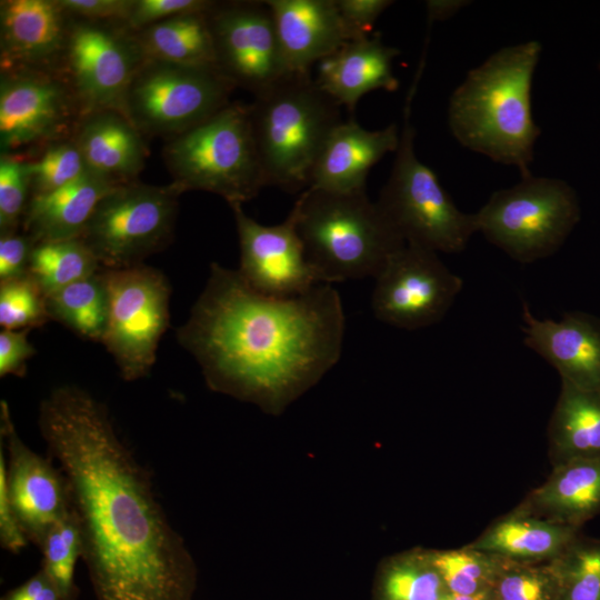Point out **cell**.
<instances>
[{
    "label": "cell",
    "mask_w": 600,
    "mask_h": 600,
    "mask_svg": "<svg viewBox=\"0 0 600 600\" xmlns=\"http://www.w3.org/2000/svg\"><path fill=\"white\" fill-rule=\"evenodd\" d=\"M38 426L67 482L96 600H192V556L106 404L60 386L40 402Z\"/></svg>",
    "instance_id": "cell-1"
},
{
    "label": "cell",
    "mask_w": 600,
    "mask_h": 600,
    "mask_svg": "<svg viewBox=\"0 0 600 600\" xmlns=\"http://www.w3.org/2000/svg\"><path fill=\"white\" fill-rule=\"evenodd\" d=\"M176 337L210 389L277 412L338 362L344 313L329 283L297 297H271L252 289L238 270L212 262Z\"/></svg>",
    "instance_id": "cell-2"
},
{
    "label": "cell",
    "mask_w": 600,
    "mask_h": 600,
    "mask_svg": "<svg viewBox=\"0 0 600 600\" xmlns=\"http://www.w3.org/2000/svg\"><path fill=\"white\" fill-rule=\"evenodd\" d=\"M541 44L504 47L471 69L449 100L448 122L456 140L494 162L531 174L541 129L531 110V88Z\"/></svg>",
    "instance_id": "cell-3"
},
{
    "label": "cell",
    "mask_w": 600,
    "mask_h": 600,
    "mask_svg": "<svg viewBox=\"0 0 600 600\" xmlns=\"http://www.w3.org/2000/svg\"><path fill=\"white\" fill-rule=\"evenodd\" d=\"M292 209L307 259L321 283L376 279L406 244L366 192L306 189Z\"/></svg>",
    "instance_id": "cell-4"
},
{
    "label": "cell",
    "mask_w": 600,
    "mask_h": 600,
    "mask_svg": "<svg viewBox=\"0 0 600 600\" xmlns=\"http://www.w3.org/2000/svg\"><path fill=\"white\" fill-rule=\"evenodd\" d=\"M254 142L267 186L303 192L332 130L340 106L310 74H290L249 104Z\"/></svg>",
    "instance_id": "cell-5"
},
{
    "label": "cell",
    "mask_w": 600,
    "mask_h": 600,
    "mask_svg": "<svg viewBox=\"0 0 600 600\" xmlns=\"http://www.w3.org/2000/svg\"><path fill=\"white\" fill-rule=\"evenodd\" d=\"M163 158L172 184L181 192L216 193L230 206L243 204L267 186L249 104L229 103L203 122L169 138Z\"/></svg>",
    "instance_id": "cell-6"
},
{
    "label": "cell",
    "mask_w": 600,
    "mask_h": 600,
    "mask_svg": "<svg viewBox=\"0 0 600 600\" xmlns=\"http://www.w3.org/2000/svg\"><path fill=\"white\" fill-rule=\"evenodd\" d=\"M416 88L417 84H412L407 97L399 147L376 203L407 244L459 253L477 232L474 213L458 209L436 172L416 154V130L410 121Z\"/></svg>",
    "instance_id": "cell-7"
},
{
    "label": "cell",
    "mask_w": 600,
    "mask_h": 600,
    "mask_svg": "<svg viewBox=\"0 0 600 600\" xmlns=\"http://www.w3.org/2000/svg\"><path fill=\"white\" fill-rule=\"evenodd\" d=\"M477 232L520 263L559 250L580 219L574 190L563 180L521 177L511 188L494 191L474 213Z\"/></svg>",
    "instance_id": "cell-8"
},
{
    "label": "cell",
    "mask_w": 600,
    "mask_h": 600,
    "mask_svg": "<svg viewBox=\"0 0 600 600\" xmlns=\"http://www.w3.org/2000/svg\"><path fill=\"white\" fill-rule=\"evenodd\" d=\"M181 193L172 183H121L100 200L80 239L101 269L143 264L172 241Z\"/></svg>",
    "instance_id": "cell-9"
},
{
    "label": "cell",
    "mask_w": 600,
    "mask_h": 600,
    "mask_svg": "<svg viewBox=\"0 0 600 600\" xmlns=\"http://www.w3.org/2000/svg\"><path fill=\"white\" fill-rule=\"evenodd\" d=\"M216 67L144 60L126 92L122 113L144 134H180L229 104L234 89Z\"/></svg>",
    "instance_id": "cell-10"
},
{
    "label": "cell",
    "mask_w": 600,
    "mask_h": 600,
    "mask_svg": "<svg viewBox=\"0 0 600 600\" xmlns=\"http://www.w3.org/2000/svg\"><path fill=\"white\" fill-rule=\"evenodd\" d=\"M109 301L101 343L113 358L121 378L149 374L161 337L169 327L171 286L160 270L144 263L101 269Z\"/></svg>",
    "instance_id": "cell-11"
},
{
    "label": "cell",
    "mask_w": 600,
    "mask_h": 600,
    "mask_svg": "<svg viewBox=\"0 0 600 600\" xmlns=\"http://www.w3.org/2000/svg\"><path fill=\"white\" fill-rule=\"evenodd\" d=\"M64 53L82 117L122 113L128 87L146 60L134 33L124 26L78 19L68 28Z\"/></svg>",
    "instance_id": "cell-12"
},
{
    "label": "cell",
    "mask_w": 600,
    "mask_h": 600,
    "mask_svg": "<svg viewBox=\"0 0 600 600\" xmlns=\"http://www.w3.org/2000/svg\"><path fill=\"white\" fill-rule=\"evenodd\" d=\"M462 287L437 252L406 243L376 278L371 307L378 320L416 330L442 320Z\"/></svg>",
    "instance_id": "cell-13"
},
{
    "label": "cell",
    "mask_w": 600,
    "mask_h": 600,
    "mask_svg": "<svg viewBox=\"0 0 600 600\" xmlns=\"http://www.w3.org/2000/svg\"><path fill=\"white\" fill-rule=\"evenodd\" d=\"M209 22L216 67L234 87L256 97L292 74L266 1L218 2Z\"/></svg>",
    "instance_id": "cell-14"
},
{
    "label": "cell",
    "mask_w": 600,
    "mask_h": 600,
    "mask_svg": "<svg viewBox=\"0 0 600 600\" xmlns=\"http://www.w3.org/2000/svg\"><path fill=\"white\" fill-rule=\"evenodd\" d=\"M230 207L240 246L238 271L252 289L271 297L289 298L321 283L307 259L293 209L283 222L264 226L249 217L242 204Z\"/></svg>",
    "instance_id": "cell-15"
},
{
    "label": "cell",
    "mask_w": 600,
    "mask_h": 600,
    "mask_svg": "<svg viewBox=\"0 0 600 600\" xmlns=\"http://www.w3.org/2000/svg\"><path fill=\"white\" fill-rule=\"evenodd\" d=\"M0 430L8 450L6 480L11 507L28 540L40 546L47 532L71 510L67 482L51 459L21 440L6 400L0 402Z\"/></svg>",
    "instance_id": "cell-16"
},
{
    "label": "cell",
    "mask_w": 600,
    "mask_h": 600,
    "mask_svg": "<svg viewBox=\"0 0 600 600\" xmlns=\"http://www.w3.org/2000/svg\"><path fill=\"white\" fill-rule=\"evenodd\" d=\"M72 91L58 79L32 68L4 71L0 83L2 151L53 140L69 126Z\"/></svg>",
    "instance_id": "cell-17"
},
{
    "label": "cell",
    "mask_w": 600,
    "mask_h": 600,
    "mask_svg": "<svg viewBox=\"0 0 600 600\" xmlns=\"http://www.w3.org/2000/svg\"><path fill=\"white\" fill-rule=\"evenodd\" d=\"M523 343L560 374L561 381L600 394V320L584 312L560 321L537 319L522 303Z\"/></svg>",
    "instance_id": "cell-18"
},
{
    "label": "cell",
    "mask_w": 600,
    "mask_h": 600,
    "mask_svg": "<svg viewBox=\"0 0 600 600\" xmlns=\"http://www.w3.org/2000/svg\"><path fill=\"white\" fill-rule=\"evenodd\" d=\"M396 123L368 130L353 118L341 121L330 133L312 168L307 189L334 193L366 192L370 169L400 142Z\"/></svg>",
    "instance_id": "cell-19"
},
{
    "label": "cell",
    "mask_w": 600,
    "mask_h": 600,
    "mask_svg": "<svg viewBox=\"0 0 600 600\" xmlns=\"http://www.w3.org/2000/svg\"><path fill=\"white\" fill-rule=\"evenodd\" d=\"M286 64L310 74L316 62L352 41L336 0H267Z\"/></svg>",
    "instance_id": "cell-20"
},
{
    "label": "cell",
    "mask_w": 600,
    "mask_h": 600,
    "mask_svg": "<svg viewBox=\"0 0 600 600\" xmlns=\"http://www.w3.org/2000/svg\"><path fill=\"white\" fill-rule=\"evenodd\" d=\"M67 16L58 0L1 1L2 70L32 68L64 51Z\"/></svg>",
    "instance_id": "cell-21"
},
{
    "label": "cell",
    "mask_w": 600,
    "mask_h": 600,
    "mask_svg": "<svg viewBox=\"0 0 600 600\" xmlns=\"http://www.w3.org/2000/svg\"><path fill=\"white\" fill-rule=\"evenodd\" d=\"M399 54L398 48L382 42L380 33L352 40L318 62L316 82L351 113L366 93L399 88L392 72V61Z\"/></svg>",
    "instance_id": "cell-22"
},
{
    "label": "cell",
    "mask_w": 600,
    "mask_h": 600,
    "mask_svg": "<svg viewBox=\"0 0 600 600\" xmlns=\"http://www.w3.org/2000/svg\"><path fill=\"white\" fill-rule=\"evenodd\" d=\"M121 183L90 170L62 188L31 196L21 222L24 233L34 244L80 238L100 200Z\"/></svg>",
    "instance_id": "cell-23"
},
{
    "label": "cell",
    "mask_w": 600,
    "mask_h": 600,
    "mask_svg": "<svg viewBox=\"0 0 600 600\" xmlns=\"http://www.w3.org/2000/svg\"><path fill=\"white\" fill-rule=\"evenodd\" d=\"M518 509L544 520L581 529L600 513V457L552 467L547 480L531 490Z\"/></svg>",
    "instance_id": "cell-24"
},
{
    "label": "cell",
    "mask_w": 600,
    "mask_h": 600,
    "mask_svg": "<svg viewBox=\"0 0 600 600\" xmlns=\"http://www.w3.org/2000/svg\"><path fill=\"white\" fill-rule=\"evenodd\" d=\"M73 141L91 171L119 182L134 181L144 166L142 133L119 111L83 116Z\"/></svg>",
    "instance_id": "cell-25"
},
{
    "label": "cell",
    "mask_w": 600,
    "mask_h": 600,
    "mask_svg": "<svg viewBox=\"0 0 600 600\" xmlns=\"http://www.w3.org/2000/svg\"><path fill=\"white\" fill-rule=\"evenodd\" d=\"M580 533L579 528L554 523L516 507L466 546L509 561L537 563L557 559Z\"/></svg>",
    "instance_id": "cell-26"
},
{
    "label": "cell",
    "mask_w": 600,
    "mask_h": 600,
    "mask_svg": "<svg viewBox=\"0 0 600 600\" xmlns=\"http://www.w3.org/2000/svg\"><path fill=\"white\" fill-rule=\"evenodd\" d=\"M552 467L600 457V394L561 381V389L548 427Z\"/></svg>",
    "instance_id": "cell-27"
},
{
    "label": "cell",
    "mask_w": 600,
    "mask_h": 600,
    "mask_svg": "<svg viewBox=\"0 0 600 600\" xmlns=\"http://www.w3.org/2000/svg\"><path fill=\"white\" fill-rule=\"evenodd\" d=\"M133 33L146 60L216 67L209 12L178 16Z\"/></svg>",
    "instance_id": "cell-28"
},
{
    "label": "cell",
    "mask_w": 600,
    "mask_h": 600,
    "mask_svg": "<svg viewBox=\"0 0 600 600\" xmlns=\"http://www.w3.org/2000/svg\"><path fill=\"white\" fill-rule=\"evenodd\" d=\"M50 319L79 337L101 343L108 321V292L101 270L47 297Z\"/></svg>",
    "instance_id": "cell-29"
},
{
    "label": "cell",
    "mask_w": 600,
    "mask_h": 600,
    "mask_svg": "<svg viewBox=\"0 0 600 600\" xmlns=\"http://www.w3.org/2000/svg\"><path fill=\"white\" fill-rule=\"evenodd\" d=\"M100 270L98 260L80 238L37 243L29 262V276L47 297Z\"/></svg>",
    "instance_id": "cell-30"
},
{
    "label": "cell",
    "mask_w": 600,
    "mask_h": 600,
    "mask_svg": "<svg viewBox=\"0 0 600 600\" xmlns=\"http://www.w3.org/2000/svg\"><path fill=\"white\" fill-rule=\"evenodd\" d=\"M449 593L429 550L398 554L382 567L377 600H441Z\"/></svg>",
    "instance_id": "cell-31"
},
{
    "label": "cell",
    "mask_w": 600,
    "mask_h": 600,
    "mask_svg": "<svg viewBox=\"0 0 600 600\" xmlns=\"http://www.w3.org/2000/svg\"><path fill=\"white\" fill-rule=\"evenodd\" d=\"M449 593L473 596L492 589L506 559L463 546L429 550Z\"/></svg>",
    "instance_id": "cell-32"
},
{
    "label": "cell",
    "mask_w": 600,
    "mask_h": 600,
    "mask_svg": "<svg viewBox=\"0 0 600 600\" xmlns=\"http://www.w3.org/2000/svg\"><path fill=\"white\" fill-rule=\"evenodd\" d=\"M39 548L43 556L41 568L64 600H76L73 578L77 561L82 557V540L72 509L47 532Z\"/></svg>",
    "instance_id": "cell-33"
},
{
    "label": "cell",
    "mask_w": 600,
    "mask_h": 600,
    "mask_svg": "<svg viewBox=\"0 0 600 600\" xmlns=\"http://www.w3.org/2000/svg\"><path fill=\"white\" fill-rule=\"evenodd\" d=\"M554 561L559 600H600V539L580 533Z\"/></svg>",
    "instance_id": "cell-34"
},
{
    "label": "cell",
    "mask_w": 600,
    "mask_h": 600,
    "mask_svg": "<svg viewBox=\"0 0 600 600\" xmlns=\"http://www.w3.org/2000/svg\"><path fill=\"white\" fill-rule=\"evenodd\" d=\"M491 591L494 600H559L560 578L556 561L521 563L504 560Z\"/></svg>",
    "instance_id": "cell-35"
},
{
    "label": "cell",
    "mask_w": 600,
    "mask_h": 600,
    "mask_svg": "<svg viewBox=\"0 0 600 600\" xmlns=\"http://www.w3.org/2000/svg\"><path fill=\"white\" fill-rule=\"evenodd\" d=\"M48 320L47 296L29 274L0 281V326L3 330H31Z\"/></svg>",
    "instance_id": "cell-36"
},
{
    "label": "cell",
    "mask_w": 600,
    "mask_h": 600,
    "mask_svg": "<svg viewBox=\"0 0 600 600\" xmlns=\"http://www.w3.org/2000/svg\"><path fill=\"white\" fill-rule=\"evenodd\" d=\"M88 171L90 169L73 140L54 142L38 161L29 162L31 196L62 188Z\"/></svg>",
    "instance_id": "cell-37"
},
{
    "label": "cell",
    "mask_w": 600,
    "mask_h": 600,
    "mask_svg": "<svg viewBox=\"0 0 600 600\" xmlns=\"http://www.w3.org/2000/svg\"><path fill=\"white\" fill-rule=\"evenodd\" d=\"M31 178L29 162L2 153L0 158V232H17L27 209Z\"/></svg>",
    "instance_id": "cell-38"
},
{
    "label": "cell",
    "mask_w": 600,
    "mask_h": 600,
    "mask_svg": "<svg viewBox=\"0 0 600 600\" xmlns=\"http://www.w3.org/2000/svg\"><path fill=\"white\" fill-rule=\"evenodd\" d=\"M218 4L208 0H133L124 27L139 31L153 23L189 13L210 12Z\"/></svg>",
    "instance_id": "cell-39"
},
{
    "label": "cell",
    "mask_w": 600,
    "mask_h": 600,
    "mask_svg": "<svg viewBox=\"0 0 600 600\" xmlns=\"http://www.w3.org/2000/svg\"><path fill=\"white\" fill-rule=\"evenodd\" d=\"M341 19L351 39L370 36L380 14L389 8L390 0H336Z\"/></svg>",
    "instance_id": "cell-40"
},
{
    "label": "cell",
    "mask_w": 600,
    "mask_h": 600,
    "mask_svg": "<svg viewBox=\"0 0 600 600\" xmlns=\"http://www.w3.org/2000/svg\"><path fill=\"white\" fill-rule=\"evenodd\" d=\"M68 16L99 22H127L133 0H58Z\"/></svg>",
    "instance_id": "cell-41"
},
{
    "label": "cell",
    "mask_w": 600,
    "mask_h": 600,
    "mask_svg": "<svg viewBox=\"0 0 600 600\" xmlns=\"http://www.w3.org/2000/svg\"><path fill=\"white\" fill-rule=\"evenodd\" d=\"M30 330H3L0 332V377H23L27 362L37 351L28 339Z\"/></svg>",
    "instance_id": "cell-42"
},
{
    "label": "cell",
    "mask_w": 600,
    "mask_h": 600,
    "mask_svg": "<svg viewBox=\"0 0 600 600\" xmlns=\"http://www.w3.org/2000/svg\"><path fill=\"white\" fill-rule=\"evenodd\" d=\"M33 241L17 232L0 237V281L22 278L29 274V262Z\"/></svg>",
    "instance_id": "cell-43"
},
{
    "label": "cell",
    "mask_w": 600,
    "mask_h": 600,
    "mask_svg": "<svg viewBox=\"0 0 600 600\" xmlns=\"http://www.w3.org/2000/svg\"><path fill=\"white\" fill-rule=\"evenodd\" d=\"M28 538L22 531L10 503L7 480L6 459L0 450V542L3 549L19 552L26 547Z\"/></svg>",
    "instance_id": "cell-44"
},
{
    "label": "cell",
    "mask_w": 600,
    "mask_h": 600,
    "mask_svg": "<svg viewBox=\"0 0 600 600\" xmlns=\"http://www.w3.org/2000/svg\"><path fill=\"white\" fill-rule=\"evenodd\" d=\"M2 600H64L46 573L41 568L34 576L29 578L21 586L12 589L6 596L2 597Z\"/></svg>",
    "instance_id": "cell-45"
},
{
    "label": "cell",
    "mask_w": 600,
    "mask_h": 600,
    "mask_svg": "<svg viewBox=\"0 0 600 600\" xmlns=\"http://www.w3.org/2000/svg\"><path fill=\"white\" fill-rule=\"evenodd\" d=\"M469 1L463 0H429L426 2L428 23L444 21L454 16L461 8L468 6Z\"/></svg>",
    "instance_id": "cell-46"
},
{
    "label": "cell",
    "mask_w": 600,
    "mask_h": 600,
    "mask_svg": "<svg viewBox=\"0 0 600 600\" xmlns=\"http://www.w3.org/2000/svg\"><path fill=\"white\" fill-rule=\"evenodd\" d=\"M441 600H494V598L492 596V591L489 590L487 592H482V593L473 594V596L448 593Z\"/></svg>",
    "instance_id": "cell-47"
}]
</instances>
